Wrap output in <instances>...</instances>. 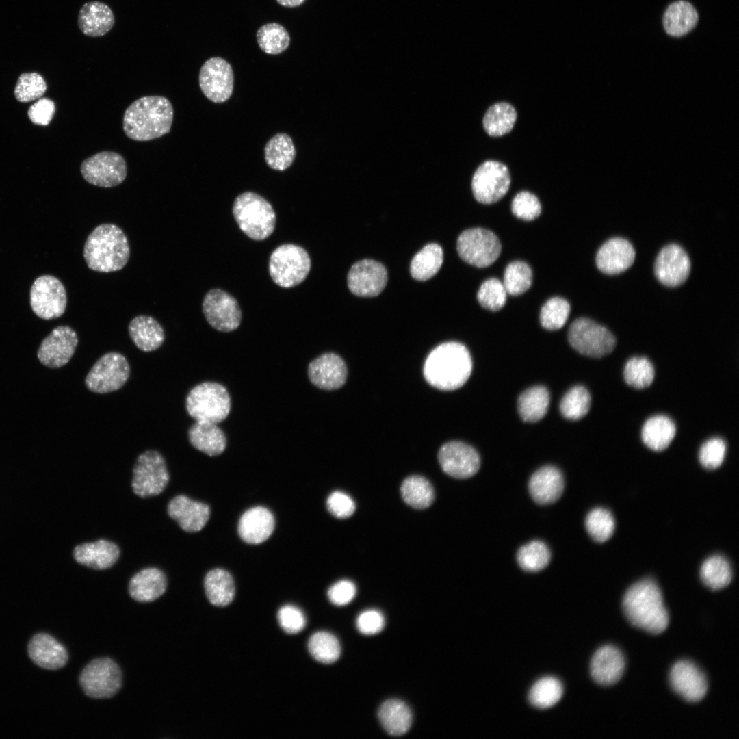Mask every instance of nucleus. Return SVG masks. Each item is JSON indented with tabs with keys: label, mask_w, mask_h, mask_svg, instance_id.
<instances>
[{
	"label": "nucleus",
	"mask_w": 739,
	"mask_h": 739,
	"mask_svg": "<svg viewBox=\"0 0 739 739\" xmlns=\"http://www.w3.org/2000/svg\"><path fill=\"white\" fill-rule=\"evenodd\" d=\"M472 361L468 349L456 341L443 343L428 355L423 368L426 380L436 389L452 391L469 379Z\"/></svg>",
	"instance_id": "f257e3e1"
},
{
	"label": "nucleus",
	"mask_w": 739,
	"mask_h": 739,
	"mask_svg": "<svg viewBox=\"0 0 739 739\" xmlns=\"http://www.w3.org/2000/svg\"><path fill=\"white\" fill-rule=\"evenodd\" d=\"M174 116L170 101L162 96H146L134 101L125 110L122 127L135 141H149L170 131Z\"/></svg>",
	"instance_id": "f03ea898"
},
{
	"label": "nucleus",
	"mask_w": 739,
	"mask_h": 739,
	"mask_svg": "<svg viewBox=\"0 0 739 739\" xmlns=\"http://www.w3.org/2000/svg\"><path fill=\"white\" fill-rule=\"evenodd\" d=\"M623 609L634 626L647 632L658 634L668 627L669 617L661 591L651 579L630 587L623 597Z\"/></svg>",
	"instance_id": "7ed1b4c3"
},
{
	"label": "nucleus",
	"mask_w": 739,
	"mask_h": 739,
	"mask_svg": "<svg viewBox=\"0 0 739 739\" xmlns=\"http://www.w3.org/2000/svg\"><path fill=\"white\" fill-rule=\"evenodd\" d=\"M130 248L123 231L114 224H102L90 233L83 247L88 268L99 272H116L129 261Z\"/></svg>",
	"instance_id": "20e7f679"
},
{
	"label": "nucleus",
	"mask_w": 739,
	"mask_h": 739,
	"mask_svg": "<svg viewBox=\"0 0 739 739\" xmlns=\"http://www.w3.org/2000/svg\"><path fill=\"white\" fill-rule=\"evenodd\" d=\"M233 214L239 229L250 239L261 241L274 232L276 214L271 204L253 192L238 195L233 205Z\"/></svg>",
	"instance_id": "39448f33"
},
{
	"label": "nucleus",
	"mask_w": 739,
	"mask_h": 739,
	"mask_svg": "<svg viewBox=\"0 0 739 739\" xmlns=\"http://www.w3.org/2000/svg\"><path fill=\"white\" fill-rule=\"evenodd\" d=\"M186 409L196 422L218 424L224 420L231 410V398L221 384L204 382L194 387L185 400Z\"/></svg>",
	"instance_id": "423d86ee"
},
{
	"label": "nucleus",
	"mask_w": 739,
	"mask_h": 739,
	"mask_svg": "<svg viewBox=\"0 0 739 739\" xmlns=\"http://www.w3.org/2000/svg\"><path fill=\"white\" fill-rule=\"evenodd\" d=\"M311 259L302 247L285 244L277 247L269 260V272L278 286L289 288L300 284L308 276Z\"/></svg>",
	"instance_id": "0eeeda50"
},
{
	"label": "nucleus",
	"mask_w": 739,
	"mask_h": 739,
	"mask_svg": "<svg viewBox=\"0 0 739 739\" xmlns=\"http://www.w3.org/2000/svg\"><path fill=\"white\" fill-rule=\"evenodd\" d=\"M568 340L577 352L593 358L610 354L616 346L614 336L606 327L585 317L572 322Z\"/></svg>",
	"instance_id": "6e6552de"
},
{
	"label": "nucleus",
	"mask_w": 739,
	"mask_h": 739,
	"mask_svg": "<svg viewBox=\"0 0 739 739\" xmlns=\"http://www.w3.org/2000/svg\"><path fill=\"white\" fill-rule=\"evenodd\" d=\"M169 473L163 456L156 450H147L137 458L133 469L131 486L141 497L161 493L167 486Z\"/></svg>",
	"instance_id": "1a4fd4ad"
},
{
	"label": "nucleus",
	"mask_w": 739,
	"mask_h": 739,
	"mask_svg": "<svg viewBox=\"0 0 739 739\" xmlns=\"http://www.w3.org/2000/svg\"><path fill=\"white\" fill-rule=\"evenodd\" d=\"M79 682L87 696L94 699L110 698L121 687V671L111 658H96L82 670Z\"/></svg>",
	"instance_id": "9d476101"
},
{
	"label": "nucleus",
	"mask_w": 739,
	"mask_h": 739,
	"mask_svg": "<svg viewBox=\"0 0 739 739\" xmlns=\"http://www.w3.org/2000/svg\"><path fill=\"white\" fill-rule=\"evenodd\" d=\"M456 248L464 261L478 268H485L496 261L502 246L498 237L491 231L474 228L461 233Z\"/></svg>",
	"instance_id": "9b49d317"
},
{
	"label": "nucleus",
	"mask_w": 739,
	"mask_h": 739,
	"mask_svg": "<svg viewBox=\"0 0 739 739\" xmlns=\"http://www.w3.org/2000/svg\"><path fill=\"white\" fill-rule=\"evenodd\" d=\"M130 374L129 364L118 352H108L99 358L88 373L85 384L94 393H106L120 389Z\"/></svg>",
	"instance_id": "f8f14e48"
},
{
	"label": "nucleus",
	"mask_w": 739,
	"mask_h": 739,
	"mask_svg": "<svg viewBox=\"0 0 739 739\" xmlns=\"http://www.w3.org/2000/svg\"><path fill=\"white\" fill-rule=\"evenodd\" d=\"M80 172L88 183L101 187H112L125 181L127 165L119 153L105 151L84 159L81 164Z\"/></svg>",
	"instance_id": "ddd939ff"
},
{
	"label": "nucleus",
	"mask_w": 739,
	"mask_h": 739,
	"mask_svg": "<svg viewBox=\"0 0 739 739\" xmlns=\"http://www.w3.org/2000/svg\"><path fill=\"white\" fill-rule=\"evenodd\" d=\"M66 304V289L57 278L45 274L34 281L30 289V305L38 317L57 318L64 313Z\"/></svg>",
	"instance_id": "4468645a"
},
{
	"label": "nucleus",
	"mask_w": 739,
	"mask_h": 739,
	"mask_svg": "<svg viewBox=\"0 0 739 739\" xmlns=\"http://www.w3.org/2000/svg\"><path fill=\"white\" fill-rule=\"evenodd\" d=\"M510 177L507 166L497 161L482 163L475 171L471 181L473 194L476 200L491 204L500 200L508 192Z\"/></svg>",
	"instance_id": "2eb2a0df"
},
{
	"label": "nucleus",
	"mask_w": 739,
	"mask_h": 739,
	"mask_svg": "<svg viewBox=\"0 0 739 739\" xmlns=\"http://www.w3.org/2000/svg\"><path fill=\"white\" fill-rule=\"evenodd\" d=\"M200 88L211 101L221 103L232 95L234 74L232 66L224 59L213 57L205 62L198 75Z\"/></svg>",
	"instance_id": "dca6fc26"
},
{
	"label": "nucleus",
	"mask_w": 739,
	"mask_h": 739,
	"mask_svg": "<svg viewBox=\"0 0 739 739\" xmlns=\"http://www.w3.org/2000/svg\"><path fill=\"white\" fill-rule=\"evenodd\" d=\"M203 312L208 323L220 332L235 330L242 320V311L237 300L220 289H211L205 294Z\"/></svg>",
	"instance_id": "f3484780"
},
{
	"label": "nucleus",
	"mask_w": 739,
	"mask_h": 739,
	"mask_svg": "<svg viewBox=\"0 0 739 739\" xmlns=\"http://www.w3.org/2000/svg\"><path fill=\"white\" fill-rule=\"evenodd\" d=\"M438 459L445 473L458 479L473 476L480 467L477 451L461 441H453L443 444L439 449Z\"/></svg>",
	"instance_id": "a211bd4d"
},
{
	"label": "nucleus",
	"mask_w": 739,
	"mask_h": 739,
	"mask_svg": "<svg viewBox=\"0 0 739 739\" xmlns=\"http://www.w3.org/2000/svg\"><path fill=\"white\" fill-rule=\"evenodd\" d=\"M77 343V335L72 328L59 326L42 340L38 351V358L47 367H61L70 361Z\"/></svg>",
	"instance_id": "6ab92c4d"
},
{
	"label": "nucleus",
	"mask_w": 739,
	"mask_h": 739,
	"mask_svg": "<svg viewBox=\"0 0 739 739\" xmlns=\"http://www.w3.org/2000/svg\"><path fill=\"white\" fill-rule=\"evenodd\" d=\"M348 286L350 291L359 296H378L387 282V272L385 266L372 259H363L355 263L348 272Z\"/></svg>",
	"instance_id": "aec40b11"
},
{
	"label": "nucleus",
	"mask_w": 739,
	"mask_h": 739,
	"mask_svg": "<svg viewBox=\"0 0 739 739\" xmlns=\"http://www.w3.org/2000/svg\"><path fill=\"white\" fill-rule=\"evenodd\" d=\"M657 279L668 287L682 284L688 277L690 261L685 250L679 245L664 246L657 256L654 266Z\"/></svg>",
	"instance_id": "412c9836"
},
{
	"label": "nucleus",
	"mask_w": 739,
	"mask_h": 739,
	"mask_svg": "<svg viewBox=\"0 0 739 739\" xmlns=\"http://www.w3.org/2000/svg\"><path fill=\"white\" fill-rule=\"evenodd\" d=\"M670 683L679 696L690 702L701 701L708 690L704 674L690 661L682 660L674 664L670 672Z\"/></svg>",
	"instance_id": "4be33fe9"
},
{
	"label": "nucleus",
	"mask_w": 739,
	"mask_h": 739,
	"mask_svg": "<svg viewBox=\"0 0 739 739\" xmlns=\"http://www.w3.org/2000/svg\"><path fill=\"white\" fill-rule=\"evenodd\" d=\"M348 370L339 355L328 352L313 360L308 366V376L315 386L324 390H335L346 383Z\"/></svg>",
	"instance_id": "5701e85b"
},
{
	"label": "nucleus",
	"mask_w": 739,
	"mask_h": 739,
	"mask_svg": "<svg viewBox=\"0 0 739 739\" xmlns=\"http://www.w3.org/2000/svg\"><path fill=\"white\" fill-rule=\"evenodd\" d=\"M168 513L184 531L196 532L203 529L209 520L210 509L205 503L184 495L172 498L168 505Z\"/></svg>",
	"instance_id": "b1692460"
},
{
	"label": "nucleus",
	"mask_w": 739,
	"mask_h": 739,
	"mask_svg": "<svg viewBox=\"0 0 739 739\" xmlns=\"http://www.w3.org/2000/svg\"><path fill=\"white\" fill-rule=\"evenodd\" d=\"M635 250L632 244L621 237L606 241L596 256L598 269L607 274H617L627 270L634 263Z\"/></svg>",
	"instance_id": "393cba45"
},
{
	"label": "nucleus",
	"mask_w": 739,
	"mask_h": 739,
	"mask_svg": "<svg viewBox=\"0 0 739 739\" xmlns=\"http://www.w3.org/2000/svg\"><path fill=\"white\" fill-rule=\"evenodd\" d=\"M625 666L621 651L614 646L606 645L594 653L591 662V675L600 685H613L623 676Z\"/></svg>",
	"instance_id": "a878e982"
},
{
	"label": "nucleus",
	"mask_w": 739,
	"mask_h": 739,
	"mask_svg": "<svg viewBox=\"0 0 739 739\" xmlns=\"http://www.w3.org/2000/svg\"><path fill=\"white\" fill-rule=\"evenodd\" d=\"M564 478L561 471L552 465L543 466L531 476L528 489L533 500L541 505L556 502L564 491Z\"/></svg>",
	"instance_id": "bb28decb"
},
{
	"label": "nucleus",
	"mask_w": 739,
	"mask_h": 739,
	"mask_svg": "<svg viewBox=\"0 0 739 739\" xmlns=\"http://www.w3.org/2000/svg\"><path fill=\"white\" fill-rule=\"evenodd\" d=\"M28 653L36 664L49 670L63 667L68 660L65 647L45 633L37 634L31 638L28 645Z\"/></svg>",
	"instance_id": "cd10ccee"
},
{
	"label": "nucleus",
	"mask_w": 739,
	"mask_h": 739,
	"mask_svg": "<svg viewBox=\"0 0 739 739\" xmlns=\"http://www.w3.org/2000/svg\"><path fill=\"white\" fill-rule=\"evenodd\" d=\"M120 549L113 542L99 539L77 545L73 556L75 561L94 569H106L113 566L119 558Z\"/></svg>",
	"instance_id": "c85d7f7f"
},
{
	"label": "nucleus",
	"mask_w": 739,
	"mask_h": 739,
	"mask_svg": "<svg viewBox=\"0 0 739 739\" xmlns=\"http://www.w3.org/2000/svg\"><path fill=\"white\" fill-rule=\"evenodd\" d=\"M115 18L105 3L93 1L84 3L79 10L77 24L80 31L90 37H100L114 27Z\"/></svg>",
	"instance_id": "c756f323"
},
{
	"label": "nucleus",
	"mask_w": 739,
	"mask_h": 739,
	"mask_svg": "<svg viewBox=\"0 0 739 739\" xmlns=\"http://www.w3.org/2000/svg\"><path fill=\"white\" fill-rule=\"evenodd\" d=\"M274 528L272 513L263 506L246 510L241 517L238 532L242 539L250 544H259L267 540Z\"/></svg>",
	"instance_id": "7c9ffc66"
},
{
	"label": "nucleus",
	"mask_w": 739,
	"mask_h": 739,
	"mask_svg": "<svg viewBox=\"0 0 739 739\" xmlns=\"http://www.w3.org/2000/svg\"><path fill=\"white\" fill-rule=\"evenodd\" d=\"M167 579L162 571L157 568L144 569L131 579L129 584V593L137 601L151 602L166 591Z\"/></svg>",
	"instance_id": "2f4dec72"
},
{
	"label": "nucleus",
	"mask_w": 739,
	"mask_h": 739,
	"mask_svg": "<svg viewBox=\"0 0 739 739\" xmlns=\"http://www.w3.org/2000/svg\"><path fill=\"white\" fill-rule=\"evenodd\" d=\"M188 438L194 448L210 456L222 454L226 445L224 432L211 422H196L189 428Z\"/></svg>",
	"instance_id": "473e14b6"
},
{
	"label": "nucleus",
	"mask_w": 739,
	"mask_h": 739,
	"mask_svg": "<svg viewBox=\"0 0 739 739\" xmlns=\"http://www.w3.org/2000/svg\"><path fill=\"white\" fill-rule=\"evenodd\" d=\"M698 20L699 15L695 8L688 1L679 0L667 7L663 15L662 23L668 35L681 37L692 30Z\"/></svg>",
	"instance_id": "72a5a7b5"
},
{
	"label": "nucleus",
	"mask_w": 739,
	"mask_h": 739,
	"mask_svg": "<svg viewBox=\"0 0 739 739\" xmlns=\"http://www.w3.org/2000/svg\"><path fill=\"white\" fill-rule=\"evenodd\" d=\"M129 335L134 344L144 352H151L159 348L164 341V330L161 324L153 317L138 315L134 317L128 326Z\"/></svg>",
	"instance_id": "f704fd0d"
},
{
	"label": "nucleus",
	"mask_w": 739,
	"mask_h": 739,
	"mask_svg": "<svg viewBox=\"0 0 739 739\" xmlns=\"http://www.w3.org/2000/svg\"><path fill=\"white\" fill-rule=\"evenodd\" d=\"M378 718L384 729L390 735L406 734L411 727L412 714L409 706L398 699L385 701L378 710Z\"/></svg>",
	"instance_id": "c9c22d12"
},
{
	"label": "nucleus",
	"mask_w": 739,
	"mask_h": 739,
	"mask_svg": "<svg viewBox=\"0 0 739 739\" xmlns=\"http://www.w3.org/2000/svg\"><path fill=\"white\" fill-rule=\"evenodd\" d=\"M676 433L674 422L665 415H655L644 424L641 437L643 443L654 451L665 450L671 443Z\"/></svg>",
	"instance_id": "e433bc0d"
},
{
	"label": "nucleus",
	"mask_w": 739,
	"mask_h": 739,
	"mask_svg": "<svg viewBox=\"0 0 739 739\" xmlns=\"http://www.w3.org/2000/svg\"><path fill=\"white\" fill-rule=\"evenodd\" d=\"M207 599L214 606L229 605L235 596V584L231 575L224 569L209 571L204 580Z\"/></svg>",
	"instance_id": "4c0bfd02"
},
{
	"label": "nucleus",
	"mask_w": 739,
	"mask_h": 739,
	"mask_svg": "<svg viewBox=\"0 0 739 739\" xmlns=\"http://www.w3.org/2000/svg\"><path fill=\"white\" fill-rule=\"evenodd\" d=\"M549 404V393L546 387L537 385L525 390L517 401L518 412L526 422L541 420L547 413Z\"/></svg>",
	"instance_id": "58836bf2"
},
{
	"label": "nucleus",
	"mask_w": 739,
	"mask_h": 739,
	"mask_svg": "<svg viewBox=\"0 0 739 739\" xmlns=\"http://www.w3.org/2000/svg\"><path fill=\"white\" fill-rule=\"evenodd\" d=\"M296 157V148L291 137L279 133L272 137L264 148V157L273 170L283 171L289 168Z\"/></svg>",
	"instance_id": "ea45409f"
},
{
	"label": "nucleus",
	"mask_w": 739,
	"mask_h": 739,
	"mask_svg": "<svg viewBox=\"0 0 739 739\" xmlns=\"http://www.w3.org/2000/svg\"><path fill=\"white\" fill-rule=\"evenodd\" d=\"M517 117V112L512 105L506 102L497 103L485 112L483 128L490 136H502L513 129Z\"/></svg>",
	"instance_id": "a19ab883"
},
{
	"label": "nucleus",
	"mask_w": 739,
	"mask_h": 739,
	"mask_svg": "<svg viewBox=\"0 0 739 739\" xmlns=\"http://www.w3.org/2000/svg\"><path fill=\"white\" fill-rule=\"evenodd\" d=\"M443 252L437 244L426 245L413 258L410 272L418 281H426L435 276L442 265Z\"/></svg>",
	"instance_id": "79ce46f5"
},
{
	"label": "nucleus",
	"mask_w": 739,
	"mask_h": 739,
	"mask_svg": "<svg viewBox=\"0 0 739 739\" xmlns=\"http://www.w3.org/2000/svg\"><path fill=\"white\" fill-rule=\"evenodd\" d=\"M401 495L404 501L416 509L429 507L435 499V491L430 482L421 476H411L402 483Z\"/></svg>",
	"instance_id": "37998d69"
},
{
	"label": "nucleus",
	"mask_w": 739,
	"mask_h": 739,
	"mask_svg": "<svg viewBox=\"0 0 739 739\" xmlns=\"http://www.w3.org/2000/svg\"><path fill=\"white\" fill-rule=\"evenodd\" d=\"M256 37L259 48L269 55H278L284 52L291 41L287 30L278 23L262 25L257 30Z\"/></svg>",
	"instance_id": "c03bdc74"
},
{
	"label": "nucleus",
	"mask_w": 739,
	"mask_h": 739,
	"mask_svg": "<svg viewBox=\"0 0 739 739\" xmlns=\"http://www.w3.org/2000/svg\"><path fill=\"white\" fill-rule=\"evenodd\" d=\"M700 576L702 582L712 590L727 586L732 579V571L727 560L722 556L714 555L703 563Z\"/></svg>",
	"instance_id": "a18cd8bd"
},
{
	"label": "nucleus",
	"mask_w": 739,
	"mask_h": 739,
	"mask_svg": "<svg viewBox=\"0 0 739 739\" xmlns=\"http://www.w3.org/2000/svg\"><path fill=\"white\" fill-rule=\"evenodd\" d=\"M563 694L561 682L555 677H545L538 680L531 688L528 699L535 708L546 709L556 704Z\"/></svg>",
	"instance_id": "49530a36"
},
{
	"label": "nucleus",
	"mask_w": 739,
	"mask_h": 739,
	"mask_svg": "<svg viewBox=\"0 0 739 739\" xmlns=\"http://www.w3.org/2000/svg\"><path fill=\"white\" fill-rule=\"evenodd\" d=\"M551 559V552L541 541H532L521 546L517 553V560L526 571L536 572L545 568Z\"/></svg>",
	"instance_id": "de8ad7c7"
},
{
	"label": "nucleus",
	"mask_w": 739,
	"mask_h": 739,
	"mask_svg": "<svg viewBox=\"0 0 739 739\" xmlns=\"http://www.w3.org/2000/svg\"><path fill=\"white\" fill-rule=\"evenodd\" d=\"M591 398L588 391L583 386L576 385L571 388L562 397L560 411L565 418L578 420L589 411Z\"/></svg>",
	"instance_id": "09e8293b"
},
{
	"label": "nucleus",
	"mask_w": 739,
	"mask_h": 739,
	"mask_svg": "<svg viewBox=\"0 0 739 739\" xmlns=\"http://www.w3.org/2000/svg\"><path fill=\"white\" fill-rule=\"evenodd\" d=\"M308 649L313 658L324 664L335 662L341 653L337 638L327 632L313 634L309 640Z\"/></svg>",
	"instance_id": "8fccbe9b"
},
{
	"label": "nucleus",
	"mask_w": 739,
	"mask_h": 739,
	"mask_svg": "<svg viewBox=\"0 0 739 739\" xmlns=\"http://www.w3.org/2000/svg\"><path fill=\"white\" fill-rule=\"evenodd\" d=\"M532 279L530 267L523 261H515L506 266L502 283L508 294L518 296L530 287Z\"/></svg>",
	"instance_id": "3c124183"
},
{
	"label": "nucleus",
	"mask_w": 739,
	"mask_h": 739,
	"mask_svg": "<svg viewBox=\"0 0 739 739\" xmlns=\"http://www.w3.org/2000/svg\"><path fill=\"white\" fill-rule=\"evenodd\" d=\"M623 375L627 385L636 389H644L653 383L655 370L647 358L632 357L625 363Z\"/></svg>",
	"instance_id": "603ef678"
},
{
	"label": "nucleus",
	"mask_w": 739,
	"mask_h": 739,
	"mask_svg": "<svg viewBox=\"0 0 739 739\" xmlns=\"http://www.w3.org/2000/svg\"><path fill=\"white\" fill-rule=\"evenodd\" d=\"M585 526L588 534L595 541L603 543L612 535L615 523L609 510L595 508L587 515Z\"/></svg>",
	"instance_id": "864d4df0"
},
{
	"label": "nucleus",
	"mask_w": 739,
	"mask_h": 739,
	"mask_svg": "<svg viewBox=\"0 0 739 739\" xmlns=\"http://www.w3.org/2000/svg\"><path fill=\"white\" fill-rule=\"evenodd\" d=\"M570 313V305L564 298L553 297L542 307L540 313L541 326L547 330L561 328L566 323Z\"/></svg>",
	"instance_id": "5fc2aeb1"
},
{
	"label": "nucleus",
	"mask_w": 739,
	"mask_h": 739,
	"mask_svg": "<svg viewBox=\"0 0 739 739\" xmlns=\"http://www.w3.org/2000/svg\"><path fill=\"white\" fill-rule=\"evenodd\" d=\"M47 90L43 77L38 73H24L20 75L14 88L17 101L27 103L40 99Z\"/></svg>",
	"instance_id": "6e6d98bb"
},
{
	"label": "nucleus",
	"mask_w": 739,
	"mask_h": 739,
	"mask_svg": "<svg viewBox=\"0 0 739 739\" xmlns=\"http://www.w3.org/2000/svg\"><path fill=\"white\" fill-rule=\"evenodd\" d=\"M506 294L503 283L497 278H491L480 285L477 293V299L484 308L496 311L504 306Z\"/></svg>",
	"instance_id": "4d7b16f0"
},
{
	"label": "nucleus",
	"mask_w": 739,
	"mask_h": 739,
	"mask_svg": "<svg viewBox=\"0 0 739 739\" xmlns=\"http://www.w3.org/2000/svg\"><path fill=\"white\" fill-rule=\"evenodd\" d=\"M513 213L524 220H532L541 212V205L538 198L532 193L522 191L517 193L511 203Z\"/></svg>",
	"instance_id": "13d9d810"
},
{
	"label": "nucleus",
	"mask_w": 739,
	"mask_h": 739,
	"mask_svg": "<svg viewBox=\"0 0 739 739\" xmlns=\"http://www.w3.org/2000/svg\"><path fill=\"white\" fill-rule=\"evenodd\" d=\"M725 453V441L720 438H712L701 445L699 452V459L705 468L714 469L722 464Z\"/></svg>",
	"instance_id": "bf43d9fd"
},
{
	"label": "nucleus",
	"mask_w": 739,
	"mask_h": 739,
	"mask_svg": "<svg viewBox=\"0 0 739 739\" xmlns=\"http://www.w3.org/2000/svg\"><path fill=\"white\" fill-rule=\"evenodd\" d=\"M278 619L281 627L288 634L300 632L306 625L305 617L298 608L287 605L278 611Z\"/></svg>",
	"instance_id": "052dcab7"
},
{
	"label": "nucleus",
	"mask_w": 739,
	"mask_h": 739,
	"mask_svg": "<svg viewBox=\"0 0 739 739\" xmlns=\"http://www.w3.org/2000/svg\"><path fill=\"white\" fill-rule=\"evenodd\" d=\"M328 511L335 517L345 519L350 517L355 510L352 499L341 491L333 492L326 501Z\"/></svg>",
	"instance_id": "680f3d73"
},
{
	"label": "nucleus",
	"mask_w": 739,
	"mask_h": 739,
	"mask_svg": "<svg viewBox=\"0 0 739 739\" xmlns=\"http://www.w3.org/2000/svg\"><path fill=\"white\" fill-rule=\"evenodd\" d=\"M55 112L54 102L48 98H40L31 105L27 115L31 122L38 125H48Z\"/></svg>",
	"instance_id": "e2e57ef3"
},
{
	"label": "nucleus",
	"mask_w": 739,
	"mask_h": 739,
	"mask_svg": "<svg viewBox=\"0 0 739 739\" xmlns=\"http://www.w3.org/2000/svg\"><path fill=\"white\" fill-rule=\"evenodd\" d=\"M385 626L383 615L376 610H367L361 612L356 619L358 630L365 635L379 633Z\"/></svg>",
	"instance_id": "0e129e2a"
},
{
	"label": "nucleus",
	"mask_w": 739,
	"mask_h": 739,
	"mask_svg": "<svg viewBox=\"0 0 739 739\" xmlns=\"http://www.w3.org/2000/svg\"><path fill=\"white\" fill-rule=\"evenodd\" d=\"M353 582L343 580L335 583L328 591L329 600L335 605L344 606L350 603L356 595Z\"/></svg>",
	"instance_id": "69168bd1"
},
{
	"label": "nucleus",
	"mask_w": 739,
	"mask_h": 739,
	"mask_svg": "<svg viewBox=\"0 0 739 739\" xmlns=\"http://www.w3.org/2000/svg\"><path fill=\"white\" fill-rule=\"evenodd\" d=\"M281 5L286 8H295L301 5L306 0H276Z\"/></svg>",
	"instance_id": "338daca9"
}]
</instances>
